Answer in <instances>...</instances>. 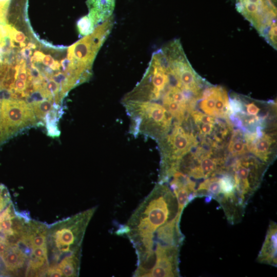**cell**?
I'll return each instance as SVG.
<instances>
[{
    "label": "cell",
    "mask_w": 277,
    "mask_h": 277,
    "mask_svg": "<svg viewBox=\"0 0 277 277\" xmlns=\"http://www.w3.org/2000/svg\"><path fill=\"white\" fill-rule=\"evenodd\" d=\"M96 209L94 207L48 226V267L56 266L66 257L81 255L85 233Z\"/></svg>",
    "instance_id": "6da1fadb"
},
{
    "label": "cell",
    "mask_w": 277,
    "mask_h": 277,
    "mask_svg": "<svg viewBox=\"0 0 277 277\" xmlns=\"http://www.w3.org/2000/svg\"><path fill=\"white\" fill-rule=\"evenodd\" d=\"M131 119V132L159 141L171 128L172 116L161 104L151 101H122Z\"/></svg>",
    "instance_id": "7a4b0ae2"
},
{
    "label": "cell",
    "mask_w": 277,
    "mask_h": 277,
    "mask_svg": "<svg viewBox=\"0 0 277 277\" xmlns=\"http://www.w3.org/2000/svg\"><path fill=\"white\" fill-rule=\"evenodd\" d=\"M169 68L180 85L198 99L201 98L204 80L192 67L179 39L162 47Z\"/></svg>",
    "instance_id": "3957f363"
},
{
    "label": "cell",
    "mask_w": 277,
    "mask_h": 277,
    "mask_svg": "<svg viewBox=\"0 0 277 277\" xmlns=\"http://www.w3.org/2000/svg\"><path fill=\"white\" fill-rule=\"evenodd\" d=\"M37 126L32 106L21 100H5L0 105V137L3 143L23 131Z\"/></svg>",
    "instance_id": "277c9868"
},
{
    "label": "cell",
    "mask_w": 277,
    "mask_h": 277,
    "mask_svg": "<svg viewBox=\"0 0 277 277\" xmlns=\"http://www.w3.org/2000/svg\"><path fill=\"white\" fill-rule=\"evenodd\" d=\"M264 163L252 156H243L230 165L236 195L245 208L259 188L266 169ZM227 167V168H229Z\"/></svg>",
    "instance_id": "5b68a950"
},
{
    "label": "cell",
    "mask_w": 277,
    "mask_h": 277,
    "mask_svg": "<svg viewBox=\"0 0 277 277\" xmlns=\"http://www.w3.org/2000/svg\"><path fill=\"white\" fill-rule=\"evenodd\" d=\"M235 7L264 38L276 24V0H235Z\"/></svg>",
    "instance_id": "8992f818"
},
{
    "label": "cell",
    "mask_w": 277,
    "mask_h": 277,
    "mask_svg": "<svg viewBox=\"0 0 277 277\" xmlns=\"http://www.w3.org/2000/svg\"><path fill=\"white\" fill-rule=\"evenodd\" d=\"M181 124L174 123L170 133L159 141L162 154L161 166L179 161L197 144L193 133L185 130Z\"/></svg>",
    "instance_id": "52a82bcc"
},
{
    "label": "cell",
    "mask_w": 277,
    "mask_h": 277,
    "mask_svg": "<svg viewBox=\"0 0 277 277\" xmlns=\"http://www.w3.org/2000/svg\"><path fill=\"white\" fill-rule=\"evenodd\" d=\"M277 225L271 221L266 237L256 261L260 263L276 267L277 265Z\"/></svg>",
    "instance_id": "ba28073f"
},
{
    "label": "cell",
    "mask_w": 277,
    "mask_h": 277,
    "mask_svg": "<svg viewBox=\"0 0 277 277\" xmlns=\"http://www.w3.org/2000/svg\"><path fill=\"white\" fill-rule=\"evenodd\" d=\"M87 15L95 27L102 24L112 16L115 0H87Z\"/></svg>",
    "instance_id": "9c48e42d"
},
{
    "label": "cell",
    "mask_w": 277,
    "mask_h": 277,
    "mask_svg": "<svg viewBox=\"0 0 277 277\" xmlns=\"http://www.w3.org/2000/svg\"><path fill=\"white\" fill-rule=\"evenodd\" d=\"M256 131V137L246 147L258 159L266 164L270 161L271 147L275 140L271 135L265 133L261 129Z\"/></svg>",
    "instance_id": "30bf717a"
},
{
    "label": "cell",
    "mask_w": 277,
    "mask_h": 277,
    "mask_svg": "<svg viewBox=\"0 0 277 277\" xmlns=\"http://www.w3.org/2000/svg\"><path fill=\"white\" fill-rule=\"evenodd\" d=\"M81 256V255H75L66 257L56 266L53 267L58 268L61 270L63 276H77L80 268Z\"/></svg>",
    "instance_id": "8fae6325"
},
{
    "label": "cell",
    "mask_w": 277,
    "mask_h": 277,
    "mask_svg": "<svg viewBox=\"0 0 277 277\" xmlns=\"http://www.w3.org/2000/svg\"><path fill=\"white\" fill-rule=\"evenodd\" d=\"M229 100L226 90L218 86L214 108L215 116L226 117L230 113Z\"/></svg>",
    "instance_id": "7c38bea8"
},
{
    "label": "cell",
    "mask_w": 277,
    "mask_h": 277,
    "mask_svg": "<svg viewBox=\"0 0 277 277\" xmlns=\"http://www.w3.org/2000/svg\"><path fill=\"white\" fill-rule=\"evenodd\" d=\"M246 142L243 138L242 133L239 130L234 131L228 147L230 154L232 156L242 155L246 153Z\"/></svg>",
    "instance_id": "4fadbf2b"
},
{
    "label": "cell",
    "mask_w": 277,
    "mask_h": 277,
    "mask_svg": "<svg viewBox=\"0 0 277 277\" xmlns=\"http://www.w3.org/2000/svg\"><path fill=\"white\" fill-rule=\"evenodd\" d=\"M77 28L81 35L86 36L91 34L96 27L88 15H85L77 21Z\"/></svg>",
    "instance_id": "5bb4252c"
},
{
    "label": "cell",
    "mask_w": 277,
    "mask_h": 277,
    "mask_svg": "<svg viewBox=\"0 0 277 277\" xmlns=\"http://www.w3.org/2000/svg\"><path fill=\"white\" fill-rule=\"evenodd\" d=\"M195 124L197 123L215 124L216 120L212 116L195 110H192L190 112Z\"/></svg>",
    "instance_id": "9a60e30c"
},
{
    "label": "cell",
    "mask_w": 277,
    "mask_h": 277,
    "mask_svg": "<svg viewBox=\"0 0 277 277\" xmlns=\"http://www.w3.org/2000/svg\"><path fill=\"white\" fill-rule=\"evenodd\" d=\"M11 198L7 188L2 184H0V213L11 202Z\"/></svg>",
    "instance_id": "2e32d148"
},
{
    "label": "cell",
    "mask_w": 277,
    "mask_h": 277,
    "mask_svg": "<svg viewBox=\"0 0 277 277\" xmlns=\"http://www.w3.org/2000/svg\"><path fill=\"white\" fill-rule=\"evenodd\" d=\"M200 134L203 136L210 135L214 129V124L197 123L196 124Z\"/></svg>",
    "instance_id": "e0dca14e"
},
{
    "label": "cell",
    "mask_w": 277,
    "mask_h": 277,
    "mask_svg": "<svg viewBox=\"0 0 277 277\" xmlns=\"http://www.w3.org/2000/svg\"><path fill=\"white\" fill-rule=\"evenodd\" d=\"M246 113L248 115L256 116L260 111V108L254 102H251L245 105Z\"/></svg>",
    "instance_id": "ac0fdd59"
},
{
    "label": "cell",
    "mask_w": 277,
    "mask_h": 277,
    "mask_svg": "<svg viewBox=\"0 0 277 277\" xmlns=\"http://www.w3.org/2000/svg\"><path fill=\"white\" fill-rule=\"evenodd\" d=\"M42 61L45 65L51 68H52L55 63L54 59L50 55H44Z\"/></svg>",
    "instance_id": "d6986e66"
},
{
    "label": "cell",
    "mask_w": 277,
    "mask_h": 277,
    "mask_svg": "<svg viewBox=\"0 0 277 277\" xmlns=\"http://www.w3.org/2000/svg\"><path fill=\"white\" fill-rule=\"evenodd\" d=\"M44 56V54L42 52L36 51L34 53V55L31 59L34 60V61L36 62H41L42 61Z\"/></svg>",
    "instance_id": "ffe728a7"
},
{
    "label": "cell",
    "mask_w": 277,
    "mask_h": 277,
    "mask_svg": "<svg viewBox=\"0 0 277 277\" xmlns=\"http://www.w3.org/2000/svg\"><path fill=\"white\" fill-rule=\"evenodd\" d=\"M23 56L25 58H28L31 54V50L28 47H24L21 51Z\"/></svg>",
    "instance_id": "44dd1931"
},
{
    "label": "cell",
    "mask_w": 277,
    "mask_h": 277,
    "mask_svg": "<svg viewBox=\"0 0 277 277\" xmlns=\"http://www.w3.org/2000/svg\"><path fill=\"white\" fill-rule=\"evenodd\" d=\"M0 275L1 276L3 275H6L4 265L3 264V261L1 257H0Z\"/></svg>",
    "instance_id": "7402d4cb"
},
{
    "label": "cell",
    "mask_w": 277,
    "mask_h": 277,
    "mask_svg": "<svg viewBox=\"0 0 277 277\" xmlns=\"http://www.w3.org/2000/svg\"><path fill=\"white\" fill-rule=\"evenodd\" d=\"M1 55H0V59H1Z\"/></svg>",
    "instance_id": "603a6c76"
}]
</instances>
